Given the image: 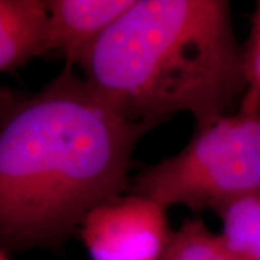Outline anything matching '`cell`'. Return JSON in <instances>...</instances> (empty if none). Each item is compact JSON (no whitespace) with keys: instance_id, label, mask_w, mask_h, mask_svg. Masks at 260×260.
Returning <instances> with one entry per match:
<instances>
[{"instance_id":"6da1fadb","label":"cell","mask_w":260,"mask_h":260,"mask_svg":"<svg viewBox=\"0 0 260 260\" xmlns=\"http://www.w3.org/2000/svg\"><path fill=\"white\" fill-rule=\"evenodd\" d=\"M149 126L104 102L71 65L0 116V251L61 247L97 205L127 188Z\"/></svg>"},{"instance_id":"7a4b0ae2","label":"cell","mask_w":260,"mask_h":260,"mask_svg":"<svg viewBox=\"0 0 260 260\" xmlns=\"http://www.w3.org/2000/svg\"><path fill=\"white\" fill-rule=\"evenodd\" d=\"M80 68L104 102L149 127L189 113L204 129L236 112L247 90L224 0H135Z\"/></svg>"},{"instance_id":"3957f363","label":"cell","mask_w":260,"mask_h":260,"mask_svg":"<svg viewBox=\"0 0 260 260\" xmlns=\"http://www.w3.org/2000/svg\"><path fill=\"white\" fill-rule=\"evenodd\" d=\"M132 194L164 207L213 210L260 191V106L242 102L229 116L195 130L175 156L145 169Z\"/></svg>"},{"instance_id":"277c9868","label":"cell","mask_w":260,"mask_h":260,"mask_svg":"<svg viewBox=\"0 0 260 260\" xmlns=\"http://www.w3.org/2000/svg\"><path fill=\"white\" fill-rule=\"evenodd\" d=\"M78 232L91 260H164L172 236L167 207L132 192L97 205Z\"/></svg>"},{"instance_id":"5b68a950","label":"cell","mask_w":260,"mask_h":260,"mask_svg":"<svg viewBox=\"0 0 260 260\" xmlns=\"http://www.w3.org/2000/svg\"><path fill=\"white\" fill-rule=\"evenodd\" d=\"M135 0H48L47 54L67 65H81L106 32L133 6Z\"/></svg>"},{"instance_id":"8992f818","label":"cell","mask_w":260,"mask_h":260,"mask_svg":"<svg viewBox=\"0 0 260 260\" xmlns=\"http://www.w3.org/2000/svg\"><path fill=\"white\" fill-rule=\"evenodd\" d=\"M47 2L0 0V73L47 54Z\"/></svg>"},{"instance_id":"52a82bcc","label":"cell","mask_w":260,"mask_h":260,"mask_svg":"<svg viewBox=\"0 0 260 260\" xmlns=\"http://www.w3.org/2000/svg\"><path fill=\"white\" fill-rule=\"evenodd\" d=\"M215 213L229 250L239 260H260V191L234 198Z\"/></svg>"},{"instance_id":"ba28073f","label":"cell","mask_w":260,"mask_h":260,"mask_svg":"<svg viewBox=\"0 0 260 260\" xmlns=\"http://www.w3.org/2000/svg\"><path fill=\"white\" fill-rule=\"evenodd\" d=\"M164 260H239L203 220L192 218L172 233Z\"/></svg>"},{"instance_id":"9c48e42d","label":"cell","mask_w":260,"mask_h":260,"mask_svg":"<svg viewBox=\"0 0 260 260\" xmlns=\"http://www.w3.org/2000/svg\"><path fill=\"white\" fill-rule=\"evenodd\" d=\"M243 71L247 84L243 99L260 103V0L256 2L251 15L250 34L243 47Z\"/></svg>"},{"instance_id":"30bf717a","label":"cell","mask_w":260,"mask_h":260,"mask_svg":"<svg viewBox=\"0 0 260 260\" xmlns=\"http://www.w3.org/2000/svg\"><path fill=\"white\" fill-rule=\"evenodd\" d=\"M6 103H8V99H2V97H0V116H2V113H3V109H5Z\"/></svg>"},{"instance_id":"8fae6325","label":"cell","mask_w":260,"mask_h":260,"mask_svg":"<svg viewBox=\"0 0 260 260\" xmlns=\"http://www.w3.org/2000/svg\"><path fill=\"white\" fill-rule=\"evenodd\" d=\"M0 260H8V257H6V254H5L3 251H0Z\"/></svg>"}]
</instances>
